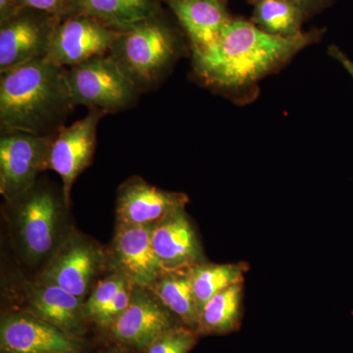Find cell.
<instances>
[{
	"label": "cell",
	"mask_w": 353,
	"mask_h": 353,
	"mask_svg": "<svg viewBox=\"0 0 353 353\" xmlns=\"http://www.w3.org/2000/svg\"><path fill=\"white\" fill-rule=\"evenodd\" d=\"M243 301V283L218 292L199 313L197 332L227 334L239 327Z\"/></svg>",
	"instance_id": "44dd1931"
},
{
	"label": "cell",
	"mask_w": 353,
	"mask_h": 353,
	"mask_svg": "<svg viewBox=\"0 0 353 353\" xmlns=\"http://www.w3.org/2000/svg\"><path fill=\"white\" fill-rule=\"evenodd\" d=\"M150 290L178 322L197 332L199 310L192 290L189 268L164 270Z\"/></svg>",
	"instance_id": "d6986e66"
},
{
	"label": "cell",
	"mask_w": 353,
	"mask_h": 353,
	"mask_svg": "<svg viewBox=\"0 0 353 353\" xmlns=\"http://www.w3.org/2000/svg\"><path fill=\"white\" fill-rule=\"evenodd\" d=\"M223 1H224V0H223Z\"/></svg>",
	"instance_id": "f546056e"
},
{
	"label": "cell",
	"mask_w": 353,
	"mask_h": 353,
	"mask_svg": "<svg viewBox=\"0 0 353 353\" xmlns=\"http://www.w3.org/2000/svg\"><path fill=\"white\" fill-rule=\"evenodd\" d=\"M108 353H118V352H108Z\"/></svg>",
	"instance_id": "f1b7e54d"
},
{
	"label": "cell",
	"mask_w": 353,
	"mask_h": 353,
	"mask_svg": "<svg viewBox=\"0 0 353 353\" xmlns=\"http://www.w3.org/2000/svg\"><path fill=\"white\" fill-rule=\"evenodd\" d=\"M26 311L78 338L85 331V299L38 279L24 288Z\"/></svg>",
	"instance_id": "2e32d148"
},
{
	"label": "cell",
	"mask_w": 353,
	"mask_h": 353,
	"mask_svg": "<svg viewBox=\"0 0 353 353\" xmlns=\"http://www.w3.org/2000/svg\"><path fill=\"white\" fill-rule=\"evenodd\" d=\"M120 34L88 16H66L53 34L46 58L58 66L71 68L108 54Z\"/></svg>",
	"instance_id": "9c48e42d"
},
{
	"label": "cell",
	"mask_w": 353,
	"mask_h": 353,
	"mask_svg": "<svg viewBox=\"0 0 353 353\" xmlns=\"http://www.w3.org/2000/svg\"><path fill=\"white\" fill-rule=\"evenodd\" d=\"M153 248L164 270L190 268L205 262L201 243L185 208L152 225Z\"/></svg>",
	"instance_id": "9a60e30c"
},
{
	"label": "cell",
	"mask_w": 353,
	"mask_h": 353,
	"mask_svg": "<svg viewBox=\"0 0 353 353\" xmlns=\"http://www.w3.org/2000/svg\"><path fill=\"white\" fill-rule=\"evenodd\" d=\"M152 226L117 223L108 265L129 279L132 285L150 289L164 272L152 240Z\"/></svg>",
	"instance_id": "7c38bea8"
},
{
	"label": "cell",
	"mask_w": 353,
	"mask_h": 353,
	"mask_svg": "<svg viewBox=\"0 0 353 353\" xmlns=\"http://www.w3.org/2000/svg\"><path fill=\"white\" fill-rule=\"evenodd\" d=\"M162 0H69L64 17L83 15L125 32L162 12Z\"/></svg>",
	"instance_id": "ac0fdd59"
},
{
	"label": "cell",
	"mask_w": 353,
	"mask_h": 353,
	"mask_svg": "<svg viewBox=\"0 0 353 353\" xmlns=\"http://www.w3.org/2000/svg\"><path fill=\"white\" fill-rule=\"evenodd\" d=\"M69 0H20L22 8H32L44 11L63 18Z\"/></svg>",
	"instance_id": "d4e9b609"
},
{
	"label": "cell",
	"mask_w": 353,
	"mask_h": 353,
	"mask_svg": "<svg viewBox=\"0 0 353 353\" xmlns=\"http://www.w3.org/2000/svg\"><path fill=\"white\" fill-rule=\"evenodd\" d=\"M103 111L90 109L83 119L63 126L53 137L48 158V169L61 176L62 192L67 205L78 176L90 166L97 146V127L105 115Z\"/></svg>",
	"instance_id": "30bf717a"
},
{
	"label": "cell",
	"mask_w": 353,
	"mask_h": 353,
	"mask_svg": "<svg viewBox=\"0 0 353 353\" xmlns=\"http://www.w3.org/2000/svg\"><path fill=\"white\" fill-rule=\"evenodd\" d=\"M106 265L108 252L97 241L71 232L44 265L38 279L85 299Z\"/></svg>",
	"instance_id": "8992f818"
},
{
	"label": "cell",
	"mask_w": 353,
	"mask_h": 353,
	"mask_svg": "<svg viewBox=\"0 0 353 353\" xmlns=\"http://www.w3.org/2000/svg\"><path fill=\"white\" fill-rule=\"evenodd\" d=\"M253 4L252 23L260 30L282 38L303 34L306 16L288 0H250Z\"/></svg>",
	"instance_id": "ffe728a7"
},
{
	"label": "cell",
	"mask_w": 353,
	"mask_h": 353,
	"mask_svg": "<svg viewBox=\"0 0 353 353\" xmlns=\"http://www.w3.org/2000/svg\"><path fill=\"white\" fill-rule=\"evenodd\" d=\"M288 1L299 7L304 15L310 16L328 6L332 0H288Z\"/></svg>",
	"instance_id": "484cf974"
},
{
	"label": "cell",
	"mask_w": 353,
	"mask_h": 353,
	"mask_svg": "<svg viewBox=\"0 0 353 353\" xmlns=\"http://www.w3.org/2000/svg\"><path fill=\"white\" fill-rule=\"evenodd\" d=\"M197 343L196 331L178 326L160 336L146 353H189Z\"/></svg>",
	"instance_id": "cb8c5ba5"
},
{
	"label": "cell",
	"mask_w": 353,
	"mask_h": 353,
	"mask_svg": "<svg viewBox=\"0 0 353 353\" xmlns=\"http://www.w3.org/2000/svg\"><path fill=\"white\" fill-rule=\"evenodd\" d=\"M53 137L23 132H1L0 192L6 202L32 189L39 174L48 170Z\"/></svg>",
	"instance_id": "52a82bcc"
},
{
	"label": "cell",
	"mask_w": 353,
	"mask_h": 353,
	"mask_svg": "<svg viewBox=\"0 0 353 353\" xmlns=\"http://www.w3.org/2000/svg\"><path fill=\"white\" fill-rule=\"evenodd\" d=\"M246 265L212 264L202 262L189 268L192 290L199 313L218 292L243 282Z\"/></svg>",
	"instance_id": "7402d4cb"
},
{
	"label": "cell",
	"mask_w": 353,
	"mask_h": 353,
	"mask_svg": "<svg viewBox=\"0 0 353 353\" xmlns=\"http://www.w3.org/2000/svg\"><path fill=\"white\" fill-rule=\"evenodd\" d=\"M60 20L53 14L22 8L0 23V74L46 57Z\"/></svg>",
	"instance_id": "ba28073f"
},
{
	"label": "cell",
	"mask_w": 353,
	"mask_h": 353,
	"mask_svg": "<svg viewBox=\"0 0 353 353\" xmlns=\"http://www.w3.org/2000/svg\"><path fill=\"white\" fill-rule=\"evenodd\" d=\"M181 325L152 290L134 285L131 303L108 329L118 343L146 350L160 336Z\"/></svg>",
	"instance_id": "8fae6325"
},
{
	"label": "cell",
	"mask_w": 353,
	"mask_h": 353,
	"mask_svg": "<svg viewBox=\"0 0 353 353\" xmlns=\"http://www.w3.org/2000/svg\"><path fill=\"white\" fill-rule=\"evenodd\" d=\"M68 69L44 58L1 74L0 129L55 136L75 109Z\"/></svg>",
	"instance_id": "7a4b0ae2"
},
{
	"label": "cell",
	"mask_w": 353,
	"mask_h": 353,
	"mask_svg": "<svg viewBox=\"0 0 353 353\" xmlns=\"http://www.w3.org/2000/svg\"><path fill=\"white\" fill-rule=\"evenodd\" d=\"M328 54L330 57H333L336 61L340 62L343 65V68L347 70L348 74L352 76L353 80V61L347 57V55L343 52V50H340L336 46H330L328 50Z\"/></svg>",
	"instance_id": "83f0119b"
},
{
	"label": "cell",
	"mask_w": 353,
	"mask_h": 353,
	"mask_svg": "<svg viewBox=\"0 0 353 353\" xmlns=\"http://www.w3.org/2000/svg\"><path fill=\"white\" fill-rule=\"evenodd\" d=\"M129 283H131L129 279L116 271L97 282L85 301V318L95 322L109 304L112 303L120 290Z\"/></svg>",
	"instance_id": "603a6c76"
},
{
	"label": "cell",
	"mask_w": 353,
	"mask_h": 353,
	"mask_svg": "<svg viewBox=\"0 0 353 353\" xmlns=\"http://www.w3.org/2000/svg\"><path fill=\"white\" fill-rule=\"evenodd\" d=\"M67 69L70 92L76 106L114 113L130 108L141 94L109 54Z\"/></svg>",
	"instance_id": "5b68a950"
},
{
	"label": "cell",
	"mask_w": 353,
	"mask_h": 353,
	"mask_svg": "<svg viewBox=\"0 0 353 353\" xmlns=\"http://www.w3.org/2000/svg\"><path fill=\"white\" fill-rule=\"evenodd\" d=\"M323 34L316 29L282 38L267 34L252 22L233 18L212 46L192 51L194 73L202 83L222 92L248 90L319 41Z\"/></svg>",
	"instance_id": "6da1fadb"
},
{
	"label": "cell",
	"mask_w": 353,
	"mask_h": 353,
	"mask_svg": "<svg viewBox=\"0 0 353 353\" xmlns=\"http://www.w3.org/2000/svg\"><path fill=\"white\" fill-rule=\"evenodd\" d=\"M190 41L192 51H202L220 38L233 20L223 0H166Z\"/></svg>",
	"instance_id": "e0dca14e"
},
{
	"label": "cell",
	"mask_w": 353,
	"mask_h": 353,
	"mask_svg": "<svg viewBox=\"0 0 353 353\" xmlns=\"http://www.w3.org/2000/svg\"><path fill=\"white\" fill-rule=\"evenodd\" d=\"M188 202L187 194L159 189L134 176L118 189L116 218L123 224L152 226L174 211L185 208Z\"/></svg>",
	"instance_id": "5bb4252c"
},
{
	"label": "cell",
	"mask_w": 353,
	"mask_h": 353,
	"mask_svg": "<svg viewBox=\"0 0 353 353\" xmlns=\"http://www.w3.org/2000/svg\"><path fill=\"white\" fill-rule=\"evenodd\" d=\"M1 353H79L77 339L28 311L9 313L0 323Z\"/></svg>",
	"instance_id": "4fadbf2b"
},
{
	"label": "cell",
	"mask_w": 353,
	"mask_h": 353,
	"mask_svg": "<svg viewBox=\"0 0 353 353\" xmlns=\"http://www.w3.org/2000/svg\"><path fill=\"white\" fill-rule=\"evenodd\" d=\"M183 50L182 34L161 12L121 32L108 54L141 92L161 81Z\"/></svg>",
	"instance_id": "277c9868"
},
{
	"label": "cell",
	"mask_w": 353,
	"mask_h": 353,
	"mask_svg": "<svg viewBox=\"0 0 353 353\" xmlns=\"http://www.w3.org/2000/svg\"><path fill=\"white\" fill-rule=\"evenodd\" d=\"M21 9L20 0H0V23L10 18Z\"/></svg>",
	"instance_id": "4316f807"
},
{
	"label": "cell",
	"mask_w": 353,
	"mask_h": 353,
	"mask_svg": "<svg viewBox=\"0 0 353 353\" xmlns=\"http://www.w3.org/2000/svg\"><path fill=\"white\" fill-rule=\"evenodd\" d=\"M7 204L14 243L21 259L31 266L43 267L71 233L67 230L69 206L63 192L37 183Z\"/></svg>",
	"instance_id": "3957f363"
}]
</instances>
